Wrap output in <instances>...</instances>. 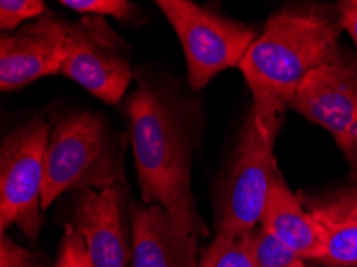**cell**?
I'll list each match as a JSON object with an SVG mask.
<instances>
[{"instance_id": "cell-21", "label": "cell", "mask_w": 357, "mask_h": 267, "mask_svg": "<svg viewBox=\"0 0 357 267\" xmlns=\"http://www.w3.org/2000/svg\"><path fill=\"white\" fill-rule=\"evenodd\" d=\"M340 18H342L343 31L351 37L356 47L357 58V0H343L337 3Z\"/></svg>"}, {"instance_id": "cell-5", "label": "cell", "mask_w": 357, "mask_h": 267, "mask_svg": "<svg viewBox=\"0 0 357 267\" xmlns=\"http://www.w3.org/2000/svg\"><path fill=\"white\" fill-rule=\"evenodd\" d=\"M155 5L181 42L192 90H202L226 69H239L259 34L255 26L228 18L192 0H158Z\"/></svg>"}, {"instance_id": "cell-16", "label": "cell", "mask_w": 357, "mask_h": 267, "mask_svg": "<svg viewBox=\"0 0 357 267\" xmlns=\"http://www.w3.org/2000/svg\"><path fill=\"white\" fill-rule=\"evenodd\" d=\"M59 5L71 8L82 16H111L121 23L137 21L139 8L128 0H61Z\"/></svg>"}, {"instance_id": "cell-10", "label": "cell", "mask_w": 357, "mask_h": 267, "mask_svg": "<svg viewBox=\"0 0 357 267\" xmlns=\"http://www.w3.org/2000/svg\"><path fill=\"white\" fill-rule=\"evenodd\" d=\"M73 222L93 267H127L130 253L122 224V186L79 190L73 195Z\"/></svg>"}, {"instance_id": "cell-20", "label": "cell", "mask_w": 357, "mask_h": 267, "mask_svg": "<svg viewBox=\"0 0 357 267\" xmlns=\"http://www.w3.org/2000/svg\"><path fill=\"white\" fill-rule=\"evenodd\" d=\"M349 167V179L357 184V119L342 138L335 141Z\"/></svg>"}, {"instance_id": "cell-9", "label": "cell", "mask_w": 357, "mask_h": 267, "mask_svg": "<svg viewBox=\"0 0 357 267\" xmlns=\"http://www.w3.org/2000/svg\"><path fill=\"white\" fill-rule=\"evenodd\" d=\"M71 23L55 13L2 32L0 39V89L13 91L32 82L59 74Z\"/></svg>"}, {"instance_id": "cell-14", "label": "cell", "mask_w": 357, "mask_h": 267, "mask_svg": "<svg viewBox=\"0 0 357 267\" xmlns=\"http://www.w3.org/2000/svg\"><path fill=\"white\" fill-rule=\"evenodd\" d=\"M199 267H259L247 236L216 234L213 242L205 250Z\"/></svg>"}, {"instance_id": "cell-11", "label": "cell", "mask_w": 357, "mask_h": 267, "mask_svg": "<svg viewBox=\"0 0 357 267\" xmlns=\"http://www.w3.org/2000/svg\"><path fill=\"white\" fill-rule=\"evenodd\" d=\"M259 227L311 263L326 254V231L298 195L287 186L280 173L271 184Z\"/></svg>"}, {"instance_id": "cell-17", "label": "cell", "mask_w": 357, "mask_h": 267, "mask_svg": "<svg viewBox=\"0 0 357 267\" xmlns=\"http://www.w3.org/2000/svg\"><path fill=\"white\" fill-rule=\"evenodd\" d=\"M48 12L42 0H2L0 2V27L3 32L16 31L26 21H36Z\"/></svg>"}, {"instance_id": "cell-3", "label": "cell", "mask_w": 357, "mask_h": 267, "mask_svg": "<svg viewBox=\"0 0 357 267\" xmlns=\"http://www.w3.org/2000/svg\"><path fill=\"white\" fill-rule=\"evenodd\" d=\"M122 155V146L100 114H61L52 125L42 208L66 192L123 186L127 176Z\"/></svg>"}, {"instance_id": "cell-13", "label": "cell", "mask_w": 357, "mask_h": 267, "mask_svg": "<svg viewBox=\"0 0 357 267\" xmlns=\"http://www.w3.org/2000/svg\"><path fill=\"white\" fill-rule=\"evenodd\" d=\"M132 232V267H185L162 206L135 205Z\"/></svg>"}, {"instance_id": "cell-4", "label": "cell", "mask_w": 357, "mask_h": 267, "mask_svg": "<svg viewBox=\"0 0 357 267\" xmlns=\"http://www.w3.org/2000/svg\"><path fill=\"white\" fill-rule=\"evenodd\" d=\"M282 119L250 111L234 155L216 195V234L247 236L259 227L274 178L279 174L274 144Z\"/></svg>"}, {"instance_id": "cell-6", "label": "cell", "mask_w": 357, "mask_h": 267, "mask_svg": "<svg viewBox=\"0 0 357 267\" xmlns=\"http://www.w3.org/2000/svg\"><path fill=\"white\" fill-rule=\"evenodd\" d=\"M52 125L36 117L10 132L0 147V229L18 226L31 242L42 227V197Z\"/></svg>"}, {"instance_id": "cell-19", "label": "cell", "mask_w": 357, "mask_h": 267, "mask_svg": "<svg viewBox=\"0 0 357 267\" xmlns=\"http://www.w3.org/2000/svg\"><path fill=\"white\" fill-rule=\"evenodd\" d=\"M0 267H37V256L2 234Z\"/></svg>"}, {"instance_id": "cell-7", "label": "cell", "mask_w": 357, "mask_h": 267, "mask_svg": "<svg viewBox=\"0 0 357 267\" xmlns=\"http://www.w3.org/2000/svg\"><path fill=\"white\" fill-rule=\"evenodd\" d=\"M59 74L106 105H117L133 77L127 43L106 18L82 16L69 26Z\"/></svg>"}, {"instance_id": "cell-1", "label": "cell", "mask_w": 357, "mask_h": 267, "mask_svg": "<svg viewBox=\"0 0 357 267\" xmlns=\"http://www.w3.org/2000/svg\"><path fill=\"white\" fill-rule=\"evenodd\" d=\"M126 107L143 204L165 210L183 266L196 267V238L205 229L191 186V105L148 79Z\"/></svg>"}, {"instance_id": "cell-2", "label": "cell", "mask_w": 357, "mask_h": 267, "mask_svg": "<svg viewBox=\"0 0 357 267\" xmlns=\"http://www.w3.org/2000/svg\"><path fill=\"white\" fill-rule=\"evenodd\" d=\"M342 32L337 5L294 3L269 16L239 64L252 111L282 119L306 75L340 45Z\"/></svg>"}, {"instance_id": "cell-15", "label": "cell", "mask_w": 357, "mask_h": 267, "mask_svg": "<svg viewBox=\"0 0 357 267\" xmlns=\"http://www.w3.org/2000/svg\"><path fill=\"white\" fill-rule=\"evenodd\" d=\"M247 242L259 267H307L306 259L263 227L247 234Z\"/></svg>"}, {"instance_id": "cell-8", "label": "cell", "mask_w": 357, "mask_h": 267, "mask_svg": "<svg viewBox=\"0 0 357 267\" xmlns=\"http://www.w3.org/2000/svg\"><path fill=\"white\" fill-rule=\"evenodd\" d=\"M289 109L338 138L357 119V58L338 45L306 75Z\"/></svg>"}, {"instance_id": "cell-18", "label": "cell", "mask_w": 357, "mask_h": 267, "mask_svg": "<svg viewBox=\"0 0 357 267\" xmlns=\"http://www.w3.org/2000/svg\"><path fill=\"white\" fill-rule=\"evenodd\" d=\"M55 267H93L86 253L84 238L71 222L64 227Z\"/></svg>"}, {"instance_id": "cell-12", "label": "cell", "mask_w": 357, "mask_h": 267, "mask_svg": "<svg viewBox=\"0 0 357 267\" xmlns=\"http://www.w3.org/2000/svg\"><path fill=\"white\" fill-rule=\"evenodd\" d=\"M301 200L327 237L326 254L314 264L357 267V184Z\"/></svg>"}]
</instances>
